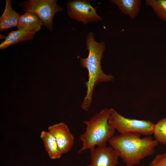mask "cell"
<instances>
[{"label":"cell","instance_id":"5bb4252c","mask_svg":"<svg viewBox=\"0 0 166 166\" xmlns=\"http://www.w3.org/2000/svg\"><path fill=\"white\" fill-rule=\"evenodd\" d=\"M145 3L159 18L166 22V0H146Z\"/></svg>","mask_w":166,"mask_h":166},{"label":"cell","instance_id":"4fadbf2b","mask_svg":"<svg viewBox=\"0 0 166 166\" xmlns=\"http://www.w3.org/2000/svg\"><path fill=\"white\" fill-rule=\"evenodd\" d=\"M44 146L49 156L52 159L59 158L62 155L54 136L49 131H43L40 135Z\"/></svg>","mask_w":166,"mask_h":166},{"label":"cell","instance_id":"7a4b0ae2","mask_svg":"<svg viewBox=\"0 0 166 166\" xmlns=\"http://www.w3.org/2000/svg\"><path fill=\"white\" fill-rule=\"evenodd\" d=\"M138 133L114 136L109 143L126 166L139 164L145 158L153 154L158 142L150 136L141 137Z\"/></svg>","mask_w":166,"mask_h":166},{"label":"cell","instance_id":"8fae6325","mask_svg":"<svg viewBox=\"0 0 166 166\" xmlns=\"http://www.w3.org/2000/svg\"><path fill=\"white\" fill-rule=\"evenodd\" d=\"M43 25L42 22L36 15L31 12H26L20 15L17 27L18 29L36 33L40 30Z\"/></svg>","mask_w":166,"mask_h":166},{"label":"cell","instance_id":"2e32d148","mask_svg":"<svg viewBox=\"0 0 166 166\" xmlns=\"http://www.w3.org/2000/svg\"><path fill=\"white\" fill-rule=\"evenodd\" d=\"M148 166H166V152L156 155Z\"/></svg>","mask_w":166,"mask_h":166},{"label":"cell","instance_id":"3957f363","mask_svg":"<svg viewBox=\"0 0 166 166\" xmlns=\"http://www.w3.org/2000/svg\"><path fill=\"white\" fill-rule=\"evenodd\" d=\"M109 114V109L105 108L84 122L86 127L80 137L82 145L78 153L96 146H105L114 136L116 130L108 122Z\"/></svg>","mask_w":166,"mask_h":166},{"label":"cell","instance_id":"9c48e42d","mask_svg":"<svg viewBox=\"0 0 166 166\" xmlns=\"http://www.w3.org/2000/svg\"><path fill=\"white\" fill-rule=\"evenodd\" d=\"M5 2V10L0 18V32L17 27L20 15L13 9L10 0Z\"/></svg>","mask_w":166,"mask_h":166},{"label":"cell","instance_id":"277c9868","mask_svg":"<svg viewBox=\"0 0 166 166\" xmlns=\"http://www.w3.org/2000/svg\"><path fill=\"white\" fill-rule=\"evenodd\" d=\"M109 124L120 134L138 133L150 136L153 134L155 124L150 121L126 118L113 108L109 109Z\"/></svg>","mask_w":166,"mask_h":166},{"label":"cell","instance_id":"8992f818","mask_svg":"<svg viewBox=\"0 0 166 166\" xmlns=\"http://www.w3.org/2000/svg\"><path fill=\"white\" fill-rule=\"evenodd\" d=\"M97 7H93L90 1L85 0H69L67 3V12L69 17L85 25L102 20L96 13Z\"/></svg>","mask_w":166,"mask_h":166},{"label":"cell","instance_id":"9a60e30c","mask_svg":"<svg viewBox=\"0 0 166 166\" xmlns=\"http://www.w3.org/2000/svg\"><path fill=\"white\" fill-rule=\"evenodd\" d=\"M153 134L158 143L166 145V117L155 124Z\"/></svg>","mask_w":166,"mask_h":166},{"label":"cell","instance_id":"7c38bea8","mask_svg":"<svg viewBox=\"0 0 166 166\" xmlns=\"http://www.w3.org/2000/svg\"><path fill=\"white\" fill-rule=\"evenodd\" d=\"M113 4L118 7L120 11L128 15L132 20L138 16L141 4L140 0H111Z\"/></svg>","mask_w":166,"mask_h":166},{"label":"cell","instance_id":"ba28073f","mask_svg":"<svg viewBox=\"0 0 166 166\" xmlns=\"http://www.w3.org/2000/svg\"><path fill=\"white\" fill-rule=\"evenodd\" d=\"M48 131L55 137L61 153H65L71 149L74 138L66 124L61 122L49 126Z\"/></svg>","mask_w":166,"mask_h":166},{"label":"cell","instance_id":"6da1fadb","mask_svg":"<svg viewBox=\"0 0 166 166\" xmlns=\"http://www.w3.org/2000/svg\"><path fill=\"white\" fill-rule=\"evenodd\" d=\"M86 44L89 54L87 57L80 59V64L82 67L87 69L88 78L85 82L86 93L81 107L84 110L87 111L92 103L96 86L100 83L113 81L114 77L110 74L104 73L101 69V61L105 49V43L103 42H97L93 33L90 32L86 38Z\"/></svg>","mask_w":166,"mask_h":166},{"label":"cell","instance_id":"30bf717a","mask_svg":"<svg viewBox=\"0 0 166 166\" xmlns=\"http://www.w3.org/2000/svg\"><path fill=\"white\" fill-rule=\"evenodd\" d=\"M36 33L19 29L12 30L0 45V49L4 50L10 46L21 42L32 40Z\"/></svg>","mask_w":166,"mask_h":166},{"label":"cell","instance_id":"5b68a950","mask_svg":"<svg viewBox=\"0 0 166 166\" xmlns=\"http://www.w3.org/2000/svg\"><path fill=\"white\" fill-rule=\"evenodd\" d=\"M19 5L25 12L36 15L50 31L53 30L54 15L64 10L57 4L56 0H29L20 3Z\"/></svg>","mask_w":166,"mask_h":166},{"label":"cell","instance_id":"52a82bcc","mask_svg":"<svg viewBox=\"0 0 166 166\" xmlns=\"http://www.w3.org/2000/svg\"><path fill=\"white\" fill-rule=\"evenodd\" d=\"M91 162L87 166H117L119 156L111 146H98L90 149Z\"/></svg>","mask_w":166,"mask_h":166}]
</instances>
